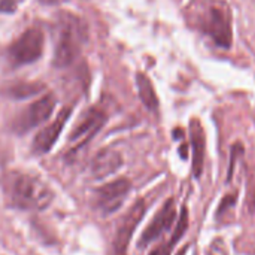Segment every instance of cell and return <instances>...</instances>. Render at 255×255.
<instances>
[{
  "mask_svg": "<svg viewBox=\"0 0 255 255\" xmlns=\"http://www.w3.org/2000/svg\"><path fill=\"white\" fill-rule=\"evenodd\" d=\"M187 229H188V212H187V209L184 208L182 209V212H181V217H179V221H178V224H176V229H175V232H173V236H172V239L163 247V248H158L157 251H154L151 255H169L170 254V251H172V248L179 242V239L184 236V233L187 232Z\"/></svg>",
  "mask_w": 255,
  "mask_h": 255,
  "instance_id": "cell-14",
  "label": "cell"
},
{
  "mask_svg": "<svg viewBox=\"0 0 255 255\" xmlns=\"http://www.w3.org/2000/svg\"><path fill=\"white\" fill-rule=\"evenodd\" d=\"M176 218V209H175V202L170 199L167 200L163 208L157 212V215L152 218L151 224L145 229V232L142 233V238H140V242L139 245L140 247H146L149 245L151 242H154L155 239H158L164 232H167L173 221Z\"/></svg>",
  "mask_w": 255,
  "mask_h": 255,
  "instance_id": "cell-9",
  "label": "cell"
},
{
  "mask_svg": "<svg viewBox=\"0 0 255 255\" xmlns=\"http://www.w3.org/2000/svg\"><path fill=\"white\" fill-rule=\"evenodd\" d=\"M21 3H22V0H0V12L13 13L19 7Z\"/></svg>",
  "mask_w": 255,
  "mask_h": 255,
  "instance_id": "cell-17",
  "label": "cell"
},
{
  "mask_svg": "<svg viewBox=\"0 0 255 255\" xmlns=\"http://www.w3.org/2000/svg\"><path fill=\"white\" fill-rule=\"evenodd\" d=\"M57 102L55 97L52 94H46L42 96L40 99H37L36 102H33L15 121V128L19 133H25L37 126H40L42 123H45L54 112Z\"/></svg>",
  "mask_w": 255,
  "mask_h": 255,
  "instance_id": "cell-6",
  "label": "cell"
},
{
  "mask_svg": "<svg viewBox=\"0 0 255 255\" xmlns=\"http://www.w3.org/2000/svg\"><path fill=\"white\" fill-rule=\"evenodd\" d=\"M72 111L70 108H64L52 123H49L46 127H43L34 137L33 140V151L36 154H46L48 151H51V148L55 145L58 136L61 134L69 117H70Z\"/></svg>",
  "mask_w": 255,
  "mask_h": 255,
  "instance_id": "cell-8",
  "label": "cell"
},
{
  "mask_svg": "<svg viewBox=\"0 0 255 255\" xmlns=\"http://www.w3.org/2000/svg\"><path fill=\"white\" fill-rule=\"evenodd\" d=\"M200 28L221 48H230L233 42L232 12L221 0L209 1L208 7L199 18Z\"/></svg>",
  "mask_w": 255,
  "mask_h": 255,
  "instance_id": "cell-3",
  "label": "cell"
},
{
  "mask_svg": "<svg viewBox=\"0 0 255 255\" xmlns=\"http://www.w3.org/2000/svg\"><path fill=\"white\" fill-rule=\"evenodd\" d=\"M130 190H131V184L126 178H120L112 182H108L106 185L97 190V197H96L97 208L105 215H111L117 212L126 202Z\"/></svg>",
  "mask_w": 255,
  "mask_h": 255,
  "instance_id": "cell-5",
  "label": "cell"
},
{
  "mask_svg": "<svg viewBox=\"0 0 255 255\" xmlns=\"http://www.w3.org/2000/svg\"><path fill=\"white\" fill-rule=\"evenodd\" d=\"M105 121H106V115L102 111L94 109V108L87 111L85 115L81 118V121L73 128V131L70 133V136H69L70 143L75 146L85 143L103 127Z\"/></svg>",
  "mask_w": 255,
  "mask_h": 255,
  "instance_id": "cell-10",
  "label": "cell"
},
{
  "mask_svg": "<svg viewBox=\"0 0 255 255\" xmlns=\"http://www.w3.org/2000/svg\"><path fill=\"white\" fill-rule=\"evenodd\" d=\"M123 166V157L120 152L114 149H102L96 154L93 163H91V173L96 179H105L115 172L120 170Z\"/></svg>",
  "mask_w": 255,
  "mask_h": 255,
  "instance_id": "cell-11",
  "label": "cell"
},
{
  "mask_svg": "<svg viewBox=\"0 0 255 255\" xmlns=\"http://www.w3.org/2000/svg\"><path fill=\"white\" fill-rule=\"evenodd\" d=\"M187 251H188V247L182 248V250H181V251H179V253H178V254H176V255H184V254H185V253H187Z\"/></svg>",
  "mask_w": 255,
  "mask_h": 255,
  "instance_id": "cell-18",
  "label": "cell"
},
{
  "mask_svg": "<svg viewBox=\"0 0 255 255\" xmlns=\"http://www.w3.org/2000/svg\"><path fill=\"white\" fill-rule=\"evenodd\" d=\"M136 85H137V93H139L142 103L149 111H155L158 108V97H157V93L154 90L151 79L143 73H137L136 75Z\"/></svg>",
  "mask_w": 255,
  "mask_h": 255,
  "instance_id": "cell-13",
  "label": "cell"
},
{
  "mask_svg": "<svg viewBox=\"0 0 255 255\" xmlns=\"http://www.w3.org/2000/svg\"><path fill=\"white\" fill-rule=\"evenodd\" d=\"M45 36L40 28L31 27L25 30L10 46L9 58L13 66H27L37 61L43 54Z\"/></svg>",
  "mask_w": 255,
  "mask_h": 255,
  "instance_id": "cell-4",
  "label": "cell"
},
{
  "mask_svg": "<svg viewBox=\"0 0 255 255\" xmlns=\"http://www.w3.org/2000/svg\"><path fill=\"white\" fill-rule=\"evenodd\" d=\"M145 209H146L145 208V202L143 200H137L128 209V212L123 217L121 223L118 224L117 235H115V241H114L115 255H127L128 244L131 241V236H133L136 227L139 226L140 220L145 215Z\"/></svg>",
  "mask_w": 255,
  "mask_h": 255,
  "instance_id": "cell-7",
  "label": "cell"
},
{
  "mask_svg": "<svg viewBox=\"0 0 255 255\" xmlns=\"http://www.w3.org/2000/svg\"><path fill=\"white\" fill-rule=\"evenodd\" d=\"M190 136H191V148H193V173L199 178L203 172L205 164V149H206V137L205 130L199 120H193L190 124Z\"/></svg>",
  "mask_w": 255,
  "mask_h": 255,
  "instance_id": "cell-12",
  "label": "cell"
},
{
  "mask_svg": "<svg viewBox=\"0 0 255 255\" xmlns=\"http://www.w3.org/2000/svg\"><path fill=\"white\" fill-rule=\"evenodd\" d=\"M42 85H37L34 82H19V84H13L6 90V94L9 97L13 99H24V97H30V96H36L42 91Z\"/></svg>",
  "mask_w": 255,
  "mask_h": 255,
  "instance_id": "cell-15",
  "label": "cell"
},
{
  "mask_svg": "<svg viewBox=\"0 0 255 255\" xmlns=\"http://www.w3.org/2000/svg\"><path fill=\"white\" fill-rule=\"evenodd\" d=\"M208 255H229V253H227V247H226L224 241L215 239V241L209 245Z\"/></svg>",
  "mask_w": 255,
  "mask_h": 255,
  "instance_id": "cell-16",
  "label": "cell"
},
{
  "mask_svg": "<svg viewBox=\"0 0 255 255\" xmlns=\"http://www.w3.org/2000/svg\"><path fill=\"white\" fill-rule=\"evenodd\" d=\"M55 45L52 64L58 69L70 66L78 55L87 39L84 22L73 13L63 12L57 16L54 30Z\"/></svg>",
  "mask_w": 255,
  "mask_h": 255,
  "instance_id": "cell-2",
  "label": "cell"
},
{
  "mask_svg": "<svg viewBox=\"0 0 255 255\" xmlns=\"http://www.w3.org/2000/svg\"><path fill=\"white\" fill-rule=\"evenodd\" d=\"M4 196L9 205L21 211H43L54 200L51 187L28 173H10L4 179Z\"/></svg>",
  "mask_w": 255,
  "mask_h": 255,
  "instance_id": "cell-1",
  "label": "cell"
}]
</instances>
